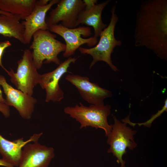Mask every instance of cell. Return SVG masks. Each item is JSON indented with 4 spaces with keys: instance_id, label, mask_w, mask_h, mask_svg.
Instances as JSON below:
<instances>
[{
    "instance_id": "cell-24",
    "label": "cell",
    "mask_w": 167,
    "mask_h": 167,
    "mask_svg": "<svg viewBox=\"0 0 167 167\" xmlns=\"http://www.w3.org/2000/svg\"><path fill=\"white\" fill-rule=\"evenodd\" d=\"M0 103L5 104H6V100L2 96V91L0 88Z\"/></svg>"
},
{
    "instance_id": "cell-1",
    "label": "cell",
    "mask_w": 167,
    "mask_h": 167,
    "mask_svg": "<svg viewBox=\"0 0 167 167\" xmlns=\"http://www.w3.org/2000/svg\"><path fill=\"white\" fill-rule=\"evenodd\" d=\"M134 37L136 47H144L167 60V0H147L137 13Z\"/></svg>"
},
{
    "instance_id": "cell-3",
    "label": "cell",
    "mask_w": 167,
    "mask_h": 167,
    "mask_svg": "<svg viewBox=\"0 0 167 167\" xmlns=\"http://www.w3.org/2000/svg\"><path fill=\"white\" fill-rule=\"evenodd\" d=\"M55 34L48 30H40L36 32L29 49L32 52L33 62L37 69L41 68L44 63L53 62L59 65L61 61L58 57L61 52H64L66 46L56 39Z\"/></svg>"
},
{
    "instance_id": "cell-11",
    "label": "cell",
    "mask_w": 167,
    "mask_h": 167,
    "mask_svg": "<svg viewBox=\"0 0 167 167\" xmlns=\"http://www.w3.org/2000/svg\"><path fill=\"white\" fill-rule=\"evenodd\" d=\"M0 85L6 96V104L14 107L23 119L28 120L31 118L37 102L36 99L13 88L2 75H0Z\"/></svg>"
},
{
    "instance_id": "cell-21",
    "label": "cell",
    "mask_w": 167,
    "mask_h": 167,
    "mask_svg": "<svg viewBox=\"0 0 167 167\" xmlns=\"http://www.w3.org/2000/svg\"><path fill=\"white\" fill-rule=\"evenodd\" d=\"M83 1L85 4L84 9L85 10H88L91 9L97 4V0H84Z\"/></svg>"
},
{
    "instance_id": "cell-4",
    "label": "cell",
    "mask_w": 167,
    "mask_h": 167,
    "mask_svg": "<svg viewBox=\"0 0 167 167\" xmlns=\"http://www.w3.org/2000/svg\"><path fill=\"white\" fill-rule=\"evenodd\" d=\"M111 108V105H91L87 106L79 103L73 107H65L64 112L79 123L80 129L89 126L97 129H101L107 136L112 129V125L109 124L107 120Z\"/></svg>"
},
{
    "instance_id": "cell-20",
    "label": "cell",
    "mask_w": 167,
    "mask_h": 167,
    "mask_svg": "<svg viewBox=\"0 0 167 167\" xmlns=\"http://www.w3.org/2000/svg\"><path fill=\"white\" fill-rule=\"evenodd\" d=\"M0 112L6 118L9 117L10 115L9 106L5 104L0 103Z\"/></svg>"
},
{
    "instance_id": "cell-5",
    "label": "cell",
    "mask_w": 167,
    "mask_h": 167,
    "mask_svg": "<svg viewBox=\"0 0 167 167\" xmlns=\"http://www.w3.org/2000/svg\"><path fill=\"white\" fill-rule=\"evenodd\" d=\"M113 118L114 123L112 130L107 136V142L110 146L107 152L112 153L116 158L120 167H125V161L122 156L126 154L127 148L133 150L137 147L134 137L137 131L127 126L126 122H121L115 116Z\"/></svg>"
},
{
    "instance_id": "cell-9",
    "label": "cell",
    "mask_w": 167,
    "mask_h": 167,
    "mask_svg": "<svg viewBox=\"0 0 167 167\" xmlns=\"http://www.w3.org/2000/svg\"><path fill=\"white\" fill-rule=\"evenodd\" d=\"M65 79L75 87L83 99L91 105H104V100L112 96L110 91L91 82L87 76L71 74Z\"/></svg>"
},
{
    "instance_id": "cell-14",
    "label": "cell",
    "mask_w": 167,
    "mask_h": 167,
    "mask_svg": "<svg viewBox=\"0 0 167 167\" xmlns=\"http://www.w3.org/2000/svg\"><path fill=\"white\" fill-rule=\"evenodd\" d=\"M43 134L42 132L34 134L26 140L22 137L11 141L5 139L0 134V154L2 158L14 167H18L24 147L29 143L38 142Z\"/></svg>"
},
{
    "instance_id": "cell-10",
    "label": "cell",
    "mask_w": 167,
    "mask_h": 167,
    "mask_svg": "<svg viewBox=\"0 0 167 167\" xmlns=\"http://www.w3.org/2000/svg\"><path fill=\"white\" fill-rule=\"evenodd\" d=\"M84 3L82 0H61L57 6L50 12L46 23L48 26L60 24L70 28H75L78 16L85 8Z\"/></svg>"
},
{
    "instance_id": "cell-18",
    "label": "cell",
    "mask_w": 167,
    "mask_h": 167,
    "mask_svg": "<svg viewBox=\"0 0 167 167\" xmlns=\"http://www.w3.org/2000/svg\"><path fill=\"white\" fill-rule=\"evenodd\" d=\"M167 111V99H166L165 101L164 104L161 109L158 111L155 114L152 115L151 118L147 121L143 122L141 123H134L131 122L129 120V117L128 116L125 118L122 119V122H126L127 124L134 126L136 125H138L139 126L143 125L144 126L148 128H150L151 126L152 122L157 118L160 116L164 112Z\"/></svg>"
},
{
    "instance_id": "cell-25",
    "label": "cell",
    "mask_w": 167,
    "mask_h": 167,
    "mask_svg": "<svg viewBox=\"0 0 167 167\" xmlns=\"http://www.w3.org/2000/svg\"><path fill=\"white\" fill-rule=\"evenodd\" d=\"M0 14H4L5 15H11V14L10 13L4 12L0 10Z\"/></svg>"
},
{
    "instance_id": "cell-8",
    "label": "cell",
    "mask_w": 167,
    "mask_h": 167,
    "mask_svg": "<svg viewBox=\"0 0 167 167\" xmlns=\"http://www.w3.org/2000/svg\"><path fill=\"white\" fill-rule=\"evenodd\" d=\"M77 58H68L53 71L40 75L39 84L45 90V101L48 102H59L64 98V93L59 85L62 76L68 71L71 63H74Z\"/></svg>"
},
{
    "instance_id": "cell-2",
    "label": "cell",
    "mask_w": 167,
    "mask_h": 167,
    "mask_svg": "<svg viewBox=\"0 0 167 167\" xmlns=\"http://www.w3.org/2000/svg\"><path fill=\"white\" fill-rule=\"evenodd\" d=\"M115 5L111 8L109 23L101 33L97 44L90 48L80 47L78 49L81 54H89L92 57V60L89 66L90 69L97 62L101 61L106 62L114 71H118L117 67L113 64L111 57L115 48L120 46L122 43L121 40L116 39L115 36V28L118 20Z\"/></svg>"
},
{
    "instance_id": "cell-16",
    "label": "cell",
    "mask_w": 167,
    "mask_h": 167,
    "mask_svg": "<svg viewBox=\"0 0 167 167\" xmlns=\"http://www.w3.org/2000/svg\"><path fill=\"white\" fill-rule=\"evenodd\" d=\"M21 19L18 15L0 14V34L13 37L25 44L24 28Z\"/></svg>"
},
{
    "instance_id": "cell-23",
    "label": "cell",
    "mask_w": 167,
    "mask_h": 167,
    "mask_svg": "<svg viewBox=\"0 0 167 167\" xmlns=\"http://www.w3.org/2000/svg\"><path fill=\"white\" fill-rule=\"evenodd\" d=\"M49 0H36V4L40 6H45L49 3Z\"/></svg>"
},
{
    "instance_id": "cell-6",
    "label": "cell",
    "mask_w": 167,
    "mask_h": 167,
    "mask_svg": "<svg viewBox=\"0 0 167 167\" xmlns=\"http://www.w3.org/2000/svg\"><path fill=\"white\" fill-rule=\"evenodd\" d=\"M17 64L16 73L11 68L6 72L10 77L11 82L18 89L32 96L34 88L39 84L41 74L37 71L32 52L29 49L24 50L22 58Z\"/></svg>"
},
{
    "instance_id": "cell-7",
    "label": "cell",
    "mask_w": 167,
    "mask_h": 167,
    "mask_svg": "<svg viewBox=\"0 0 167 167\" xmlns=\"http://www.w3.org/2000/svg\"><path fill=\"white\" fill-rule=\"evenodd\" d=\"M48 30L61 36L66 42V48L63 56L68 58L74 54L75 51L81 45L86 44L89 47L95 46L98 42V38L91 37L92 35L91 28L88 26H79L70 28L65 27L60 24L51 25L49 26Z\"/></svg>"
},
{
    "instance_id": "cell-15",
    "label": "cell",
    "mask_w": 167,
    "mask_h": 167,
    "mask_svg": "<svg viewBox=\"0 0 167 167\" xmlns=\"http://www.w3.org/2000/svg\"><path fill=\"white\" fill-rule=\"evenodd\" d=\"M111 1H105L97 4L88 10L84 9L79 15L75 25V28L80 24L92 26L94 29V36L98 38L107 25L104 24L102 19L103 10Z\"/></svg>"
},
{
    "instance_id": "cell-12",
    "label": "cell",
    "mask_w": 167,
    "mask_h": 167,
    "mask_svg": "<svg viewBox=\"0 0 167 167\" xmlns=\"http://www.w3.org/2000/svg\"><path fill=\"white\" fill-rule=\"evenodd\" d=\"M54 156L53 148L30 142L23 148L18 167H48Z\"/></svg>"
},
{
    "instance_id": "cell-19",
    "label": "cell",
    "mask_w": 167,
    "mask_h": 167,
    "mask_svg": "<svg viewBox=\"0 0 167 167\" xmlns=\"http://www.w3.org/2000/svg\"><path fill=\"white\" fill-rule=\"evenodd\" d=\"M11 44L8 40L0 42V66L6 72L7 70L4 67L2 64V59L4 50L7 48L11 46Z\"/></svg>"
},
{
    "instance_id": "cell-22",
    "label": "cell",
    "mask_w": 167,
    "mask_h": 167,
    "mask_svg": "<svg viewBox=\"0 0 167 167\" xmlns=\"http://www.w3.org/2000/svg\"><path fill=\"white\" fill-rule=\"evenodd\" d=\"M0 166L5 167H15L2 158L0 159Z\"/></svg>"
},
{
    "instance_id": "cell-17",
    "label": "cell",
    "mask_w": 167,
    "mask_h": 167,
    "mask_svg": "<svg viewBox=\"0 0 167 167\" xmlns=\"http://www.w3.org/2000/svg\"><path fill=\"white\" fill-rule=\"evenodd\" d=\"M36 0H0V10L13 15H18L24 20L32 11Z\"/></svg>"
},
{
    "instance_id": "cell-13",
    "label": "cell",
    "mask_w": 167,
    "mask_h": 167,
    "mask_svg": "<svg viewBox=\"0 0 167 167\" xmlns=\"http://www.w3.org/2000/svg\"><path fill=\"white\" fill-rule=\"evenodd\" d=\"M59 0H51L45 6H40L36 4L32 12L22 23L24 28V38L25 44H29L34 34L40 30H48L45 16L47 11L54 5L58 4Z\"/></svg>"
}]
</instances>
